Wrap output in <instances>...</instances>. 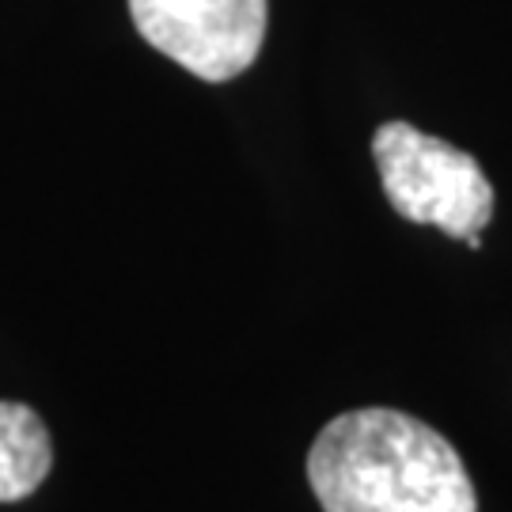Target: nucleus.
<instances>
[{
	"label": "nucleus",
	"instance_id": "obj_1",
	"mask_svg": "<svg viewBox=\"0 0 512 512\" xmlns=\"http://www.w3.org/2000/svg\"><path fill=\"white\" fill-rule=\"evenodd\" d=\"M308 482L323 512H478L456 448L391 406L327 421L308 452Z\"/></svg>",
	"mask_w": 512,
	"mask_h": 512
},
{
	"label": "nucleus",
	"instance_id": "obj_2",
	"mask_svg": "<svg viewBox=\"0 0 512 512\" xmlns=\"http://www.w3.org/2000/svg\"><path fill=\"white\" fill-rule=\"evenodd\" d=\"M372 160L399 217L478 247L482 228L494 220V183L471 152L410 122H384L372 137Z\"/></svg>",
	"mask_w": 512,
	"mask_h": 512
},
{
	"label": "nucleus",
	"instance_id": "obj_3",
	"mask_svg": "<svg viewBox=\"0 0 512 512\" xmlns=\"http://www.w3.org/2000/svg\"><path fill=\"white\" fill-rule=\"evenodd\" d=\"M148 46L209 84L236 80L266 42L270 0H129Z\"/></svg>",
	"mask_w": 512,
	"mask_h": 512
},
{
	"label": "nucleus",
	"instance_id": "obj_4",
	"mask_svg": "<svg viewBox=\"0 0 512 512\" xmlns=\"http://www.w3.org/2000/svg\"><path fill=\"white\" fill-rule=\"evenodd\" d=\"M54 467L50 429L27 403L0 399V501L35 494Z\"/></svg>",
	"mask_w": 512,
	"mask_h": 512
}]
</instances>
